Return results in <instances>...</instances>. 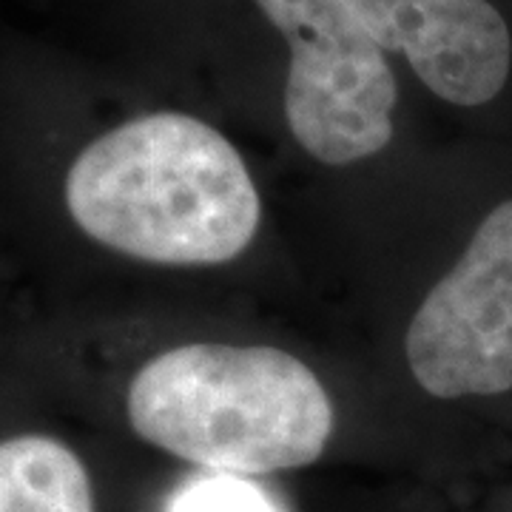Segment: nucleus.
<instances>
[{"mask_svg": "<svg viewBox=\"0 0 512 512\" xmlns=\"http://www.w3.org/2000/svg\"><path fill=\"white\" fill-rule=\"evenodd\" d=\"M77 228L157 265H220L259 228L254 177L234 143L185 111H148L100 134L66 174Z\"/></svg>", "mask_w": 512, "mask_h": 512, "instance_id": "f257e3e1", "label": "nucleus"}, {"mask_svg": "<svg viewBox=\"0 0 512 512\" xmlns=\"http://www.w3.org/2000/svg\"><path fill=\"white\" fill-rule=\"evenodd\" d=\"M140 439L200 470L274 476L311 467L333 436V404L311 367L268 345H180L128 384Z\"/></svg>", "mask_w": 512, "mask_h": 512, "instance_id": "f03ea898", "label": "nucleus"}, {"mask_svg": "<svg viewBox=\"0 0 512 512\" xmlns=\"http://www.w3.org/2000/svg\"><path fill=\"white\" fill-rule=\"evenodd\" d=\"M288 49L282 89L293 140L325 165L376 157L396 134L390 55L345 0H251Z\"/></svg>", "mask_w": 512, "mask_h": 512, "instance_id": "7ed1b4c3", "label": "nucleus"}, {"mask_svg": "<svg viewBox=\"0 0 512 512\" xmlns=\"http://www.w3.org/2000/svg\"><path fill=\"white\" fill-rule=\"evenodd\" d=\"M407 365L439 402L512 396V191L490 202L450 271L421 299Z\"/></svg>", "mask_w": 512, "mask_h": 512, "instance_id": "20e7f679", "label": "nucleus"}, {"mask_svg": "<svg viewBox=\"0 0 512 512\" xmlns=\"http://www.w3.org/2000/svg\"><path fill=\"white\" fill-rule=\"evenodd\" d=\"M390 57L458 111L512 100V0H345Z\"/></svg>", "mask_w": 512, "mask_h": 512, "instance_id": "39448f33", "label": "nucleus"}, {"mask_svg": "<svg viewBox=\"0 0 512 512\" xmlns=\"http://www.w3.org/2000/svg\"><path fill=\"white\" fill-rule=\"evenodd\" d=\"M0 512H100L86 461L40 433L0 441Z\"/></svg>", "mask_w": 512, "mask_h": 512, "instance_id": "423d86ee", "label": "nucleus"}, {"mask_svg": "<svg viewBox=\"0 0 512 512\" xmlns=\"http://www.w3.org/2000/svg\"><path fill=\"white\" fill-rule=\"evenodd\" d=\"M160 512H291V507L256 478L200 470L168 490Z\"/></svg>", "mask_w": 512, "mask_h": 512, "instance_id": "0eeeda50", "label": "nucleus"}, {"mask_svg": "<svg viewBox=\"0 0 512 512\" xmlns=\"http://www.w3.org/2000/svg\"><path fill=\"white\" fill-rule=\"evenodd\" d=\"M495 512H512V495H507V498H501V504L495 507Z\"/></svg>", "mask_w": 512, "mask_h": 512, "instance_id": "6e6552de", "label": "nucleus"}]
</instances>
